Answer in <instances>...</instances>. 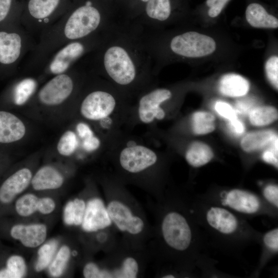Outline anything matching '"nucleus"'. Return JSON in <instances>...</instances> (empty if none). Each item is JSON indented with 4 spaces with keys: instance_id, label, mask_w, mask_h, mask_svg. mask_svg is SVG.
<instances>
[{
    "instance_id": "nucleus-1",
    "label": "nucleus",
    "mask_w": 278,
    "mask_h": 278,
    "mask_svg": "<svg viewBox=\"0 0 278 278\" xmlns=\"http://www.w3.org/2000/svg\"><path fill=\"white\" fill-rule=\"evenodd\" d=\"M115 24L94 53L95 70L132 102L153 85L152 58L143 31L134 24Z\"/></svg>"
},
{
    "instance_id": "nucleus-2",
    "label": "nucleus",
    "mask_w": 278,
    "mask_h": 278,
    "mask_svg": "<svg viewBox=\"0 0 278 278\" xmlns=\"http://www.w3.org/2000/svg\"><path fill=\"white\" fill-rule=\"evenodd\" d=\"M110 22L92 0L76 2L59 20L42 31L27 65L43 66L59 48L72 41L100 34Z\"/></svg>"
},
{
    "instance_id": "nucleus-3",
    "label": "nucleus",
    "mask_w": 278,
    "mask_h": 278,
    "mask_svg": "<svg viewBox=\"0 0 278 278\" xmlns=\"http://www.w3.org/2000/svg\"><path fill=\"white\" fill-rule=\"evenodd\" d=\"M133 102L108 81L85 93L79 104V113L85 119L98 124L108 141L133 127Z\"/></svg>"
},
{
    "instance_id": "nucleus-4",
    "label": "nucleus",
    "mask_w": 278,
    "mask_h": 278,
    "mask_svg": "<svg viewBox=\"0 0 278 278\" xmlns=\"http://www.w3.org/2000/svg\"><path fill=\"white\" fill-rule=\"evenodd\" d=\"M106 150L120 181L152 187L161 157L152 146L126 132L108 141Z\"/></svg>"
},
{
    "instance_id": "nucleus-5",
    "label": "nucleus",
    "mask_w": 278,
    "mask_h": 278,
    "mask_svg": "<svg viewBox=\"0 0 278 278\" xmlns=\"http://www.w3.org/2000/svg\"><path fill=\"white\" fill-rule=\"evenodd\" d=\"M76 2L74 0H24L20 24L31 35L40 34Z\"/></svg>"
},
{
    "instance_id": "nucleus-6",
    "label": "nucleus",
    "mask_w": 278,
    "mask_h": 278,
    "mask_svg": "<svg viewBox=\"0 0 278 278\" xmlns=\"http://www.w3.org/2000/svg\"><path fill=\"white\" fill-rule=\"evenodd\" d=\"M36 43L21 24L0 27V68H14Z\"/></svg>"
},
{
    "instance_id": "nucleus-7",
    "label": "nucleus",
    "mask_w": 278,
    "mask_h": 278,
    "mask_svg": "<svg viewBox=\"0 0 278 278\" xmlns=\"http://www.w3.org/2000/svg\"><path fill=\"white\" fill-rule=\"evenodd\" d=\"M106 32L65 44L45 62L43 66L46 72L56 75L68 71L82 57L92 53L98 47Z\"/></svg>"
},
{
    "instance_id": "nucleus-8",
    "label": "nucleus",
    "mask_w": 278,
    "mask_h": 278,
    "mask_svg": "<svg viewBox=\"0 0 278 278\" xmlns=\"http://www.w3.org/2000/svg\"><path fill=\"white\" fill-rule=\"evenodd\" d=\"M162 238L170 249L184 252L190 247L193 232L189 222L181 212L170 210L163 216L160 226Z\"/></svg>"
},
{
    "instance_id": "nucleus-9",
    "label": "nucleus",
    "mask_w": 278,
    "mask_h": 278,
    "mask_svg": "<svg viewBox=\"0 0 278 278\" xmlns=\"http://www.w3.org/2000/svg\"><path fill=\"white\" fill-rule=\"evenodd\" d=\"M169 47L178 56L197 58L212 54L216 49V43L208 36L187 31L174 36L170 42Z\"/></svg>"
},
{
    "instance_id": "nucleus-10",
    "label": "nucleus",
    "mask_w": 278,
    "mask_h": 278,
    "mask_svg": "<svg viewBox=\"0 0 278 278\" xmlns=\"http://www.w3.org/2000/svg\"><path fill=\"white\" fill-rule=\"evenodd\" d=\"M106 208L112 223L120 231L132 235H138L143 232L144 220L135 214L126 202L114 198L109 201Z\"/></svg>"
},
{
    "instance_id": "nucleus-11",
    "label": "nucleus",
    "mask_w": 278,
    "mask_h": 278,
    "mask_svg": "<svg viewBox=\"0 0 278 278\" xmlns=\"http://www.w3.org/2000/svg\"><path fill=\"white\" fill-rule=\"evenodd\" d=\"M70 70L55 75L41 88L38 94L41 103L49 106L59 105L73 95L76 85Z\"/></svg>"
},
{
    "instance_id": "nucleus-12",
    "label": "nucleus",
    "mask_w": 278,
    "mask_h": 278,
    "mask_svg": "<svg viewBox=\"0 0 278 278\" xmlns=\"http://www.w3.org/2000/svg\"><path fill=\"white\" fill-rule=\"evenodd\" d=\"M112 223L106 206L101 199L94 198L88 201L81 223L84 231L96 232L110 226Z\"/></svg>"
},
{
    "instance_id": "nucleus-13",
    "label": "nucleus",
    "mask_w": 278,
    "mask_h": 278,
    "mask_svg": "<svg viewBox=\"0 0 278 278\" xmlns=\"http://www.w3.org/2000/svg\"><path fill=\"white\" fill-rule=\"evenodd\" d=\"M205 218L208 225L219 234L230 235L234 234L239 229L238 218L223 207H210L206 211Z\"/></svg>"
},
{
    "instance_id": "nucleus-14",
    "label": "nucleus",
    "mask_w": 278,
    "mask_h": 278,
    "mask_svg": "<svg viewBox=\"0 0 278 278\" xmlns=\"http://www.w3.org/2000/svg\"><path fill=\"white\" fill-rule=\"evenodd\" d=\"M224 205L245 214H254L260 209L262 203L255 194L246 190L234 189L228 192L222 201Z\"/></svg>"
},
{
    "instance_id": "nucleus-15",
    "label": "nucleus",
    "mask_w": 278,
    "mask_h": 278,
    "mask_svg": "<svg viewBox=\"0 0 278 278\" xmlns=\"http://www.w3.org/2000/svg\"><path fill=\"white\" fill-rule=\"evenodd\" d=\"M47 232V227L44 224H18L12 227L10 235L14 239L20 240L24 246L33 248L44 242Z\"/></svg>"
},
{
    "instance_id": "nucleus-16",
    "label": "nucleus",
    "mask_w": 278,
    "mask_h": 278,
    "mask_svg": "<svg viewBox=\"0 0 278 278\" xmlns=\"http://www.w3.org/2000/svg\"><path fill=\"white\" fill-rule=\"evenodd\" d=\"M32 179L31 171L22 168L8 178L0 187V201L9 203L29 185Z\"/></svg>"
},
{
    "instance_id": "nucleus-17",
    "label": "nucleus",
    "mask_w": 278,
    "mask_h": 278,
    "mask_svg": "<svg viewBox=\"0 0 278 278\" xmlns=\"http://www.w3.org/2000/svg\"><path fill=\"white\" fill-rule=\"evenodd\" d=\"M171 13L170 0H149L145 3V18L141 22L134 24L141 28L146 27L151 29L153 25L167 21Z\"/></svg>"
},
{
    "instance_id": "nucleus-18",
    "label": "nucleus",
    "mask_w": 278,
    "mask_h": 278,
    "mask_svg": "<svg viewBox=\"0 0 278 278\" xmlns=\"http://www.w3.org/2000/svg\"><path fill=\"white\" fill-rule=\"evenodd\" d=\"M26 132L24 123L14 114L0 111V143L14 142L23 137Z\"/></svg>"
},
{
    "instance_id": "nucleus-19",
    "label": "nucleus",
    "mask_w": 278,
    "mask_h": 278,
    "mask_svg": "<svg viewBox=\"0 0 278 278\" xmlns=\"http://www.w3.org/2000/svg\"><path fill=\"white\" fill-rule=\"evenodd\" d=\"M63 182L62 175L50 166L39 169L31 180L32 187L36 190L57 189L62 185Z\"/></svg>"
},
{
    "instance_id": "nucleus-20",
    "label": "nucleus",
    "mask_w": 278,
    "mask_h": 278,
    "mask_svg": "<svg viewBox=\"0 0 278 278\" xmlns=\"http://www.w3.org/2000/svg\"><path fill=\"white\" fill-rule=\"evenodd\" d=\"M246 18L249 24L253 27L261 28H276L277 18L269 14L260 4L252 3L246 10Z\"/></svg>"
},
{
    "instance_id": "nucleus-21",
    "label": "nucleus",
    "mask_w": 278,
    "mask_h": 278,
    "mask_svg": "<svg viewBox=\"0 0 278 278\" xmlns=\"http://www.w3.org/2000/svg\"><path fill=\"white\" fill-rule=\"evenodd\" d=\"M248 81L240 75L229 74L223 76L219 83V90L224 95L240 97L246 95L249 90Z\"/></svg>"
},
{
    "instance_id": "nucleus-22",
    "label": "nucleus",
    "mask_w": 278,
    "mask_h": 278,
    "mask_svg": "<svg viewBox=\"0 0 278 278\" xmlns=\"http://www.w3.org/2000/svg\"><path fill=\"white\" fill-rule=\"evenodd\" d=\"M24 0H0V27L20 24Z\"/></svg>"
},
{
    "instance_id": "nucleus-23",
    "label": "nucleus",
    "mask_w": 278,
    "mask_h": 278,
    "mask_svg": "<svg viewBox=\"0 0 278 278\" xmlns=\"http://www.w3.org/2000/svg\"><path fill=\"white\" fill-rule=\"evenodd\" d=\"M213 156L211 148L207 145L200 142H194L189 144L185 152L186 161L195 167L207 164Z\"/></svg>"
},
{
    "instance_id": "nucleus-24",
    "label": "nucleus",
    "mask_w": 278,
    "mask_h": 278,
    "mask_svg": "<svg viewBox=\"0 0 278 278\" xmlns=\"http://www.w3.org/2000/svg\"><path fill=\"white\" fill-rule=\"evenodd\" d=\"M275 137L270 131L250 133L242 139L241 146L245 151L252 152L269 145Z\"/></svg>"
},
{
    "instance_id": "nucleus-25",
    "label": "nucleus",
    "mask_w": 278,
    "mask_h": 278,
    "mask_svg": "<svg viewBox=\"0 0 278 278\" xmlns=\"http://www.w3.org/2000/svg\"><path fill=\"white\" fill-rule=\"evenodd\" d=\"M86 203L80 198L70 200L65 204L63 210L64 222L68 225H80L83 221Z\"/></svg>"
},
{
    "instance_id": "nucleus-26",
    "label": "nucleus",
    "mask_w": 278,
    "mask_h": 278,
    "mask_svg": "<svg viewBox=\"0 0 278 278\" xmlns=\"http://www.w3.org/2000/svg\"><path fill=\"white\" fill-rule=\"evenodd\" d=\"M37 81L32 78H26L18 82L13 90V100L16 105L26 103L34 93Z\"/></svg>"
},
{
    "instance_id": "nucleus-27",
    "label": "nucleus",
    "mask_w": 278,
    "mask_h": 278,
    "mask_svg": "<svg viewBox=\"0 0 278 278\" xmlns=\"http://www.w3.org/2000/svg\"><path fill=\"white\" fill-rule=\"evenodd\" d=\"M27 271L25 259L20 255L11 256L7 261V268L0 270V278H21Z\"/></svg>"
},
{
    "instance_id": "nucleus-28",
    "label": "nucleus",
    "mask_w": 278,
    "mask_h": 278,
    "mask_svg": "<svg viewBox=\"0 0 278 278\" xmlns=\"http://www.w3.org/2000/svg\"><path fill=\"white\" fill-rule=\"evenodd\" d=\"M276 109L271 106H263L253 109L250 113L249 119L251 123L256 126L269 125L277 118Z\"/></svg>"
},
{
    "instance_id": "nucleus-29",
    "label": "nucleus",
    "mask_w": 278,
    "mask_h": 278,
    "mask_svg": "<svg viewBox=\"0 0 278 278\" xmlns=\"http://www.w3.org/2000/svg\"><path fill=\"white\" fill-rule=\"evenodd\" d=\"M214 116L206 112H196L192 116V129L196 134H205L215 129Z\"/></svg>"
},
{
    "instance_id": "nucleus-30",
    "label": "nucleus",
    "mask_w": 278,
    "mask_h": 278,
    "mask_svg": "<svg viewBox=\"0 0 278 278\" xmlns=\"http://www.w3.org/2000/svg\"><path fill=\"white\" fill-rule=\"evenodd\" d=\"M58 245V241L53 239L40 247L38 251V258L35 265L37 271H42L49 266L54 257Z\"/></svg>"
},
{
    "instance_id": "nucleus-31",
    "label": "nucleus",
    "mask_w": 278,
    "mask_h": 278,
    "mask_svg": "<svg viewBox=\"0 0 278 278\" xmlns=\"http://www.w3.org/2000/svg\"><path fill=\"white\" fill-rule=\"evenodd\" d=\"M71 256L70 248L62 246L49 265V272L53 277H59L63 273Z\"/></svg>"
},
{
    "instance_id": "nucleus-32",
    "label": "nucleus",
    "mask_w": 278,
    "mask_h": 278,
    "mask_svg": "<svg viewBox=\"0 0 278 278\" xmlns=\"http://www.w3.org/2000/svg\"><path fill=\"white\" fill-rule=\"evenodd\" d=\"M80 137L76 132L68 130L60 138L58 145V152L64 156H70L75 153L80 145Z\"/></svg>"
},
{
    "instance_id": "nucleus-33",
    "label": "nucleus",
    "mask_w": 278,
    "mask_h": 278,
    "mask_svg": "<svg viewBox=\"0 0 278 278\" xmlns=\"http://www.w3.org/2000/svg\"><path fill=\"white\" fill-rule=\"evenodd\" d=\"M139 263L136 258L132 256L124 258L119 268L111 271L112 277L135 278L139 273Z\"/></svg>"
},
{
    "instance_id": "nucleus-34",
    "label": "nucleus",
    "mask_w": 278,
    "mask_h": 278,
    "mask_svg": "<svg viewBox=\"0 0 278 278\" xmlns=\"http://www.w3.org/2000/svg\"><path fill=\"white\" fill-rule=\"evenodd\" d=\"M39 198L32 194L23 195L15 203V210L22 217H28L38 211Z\"/></svg>"
},
{
    "instance_id": "nucleus-35",
    "label": "nucleus",
    "mask_w": 278,
    "mask_h": 278,
    "mask_svg": "<svg viewBox=\"0 0 278 278\" xmlns=\"http://www.w3.org/2000/svg\"><path fill=\"white\" fill-rule=\"evenodd\" d=\"M265 72L268 79L276 89L278 88V57H271L265 64Z\"/></svg>"
},
{
    "instance_id": "nucleus-36",
    "label": "nucleus",
    "mask_w": 278,
    "mask_h": 278,
    "mask_svg": "<svg viewBox=\"0 0 278 278\" xmlns=\"http://www.w3.org/2000/svg\"><path fill=\"white\" fill-rule=\"evenodd\" d=\"M83 275L85 278L112 277L108 270L100 269L97 264L93 262L85 264L83 269Z\"/></svg>"
},
{
    "instance_id": "nucleus-37",
    "label": "nucleus",
    "mask_w": 278,
    "mask_h": 278,
    "mask_svg": "<svg viewBox=\"0 0 278 278\" xmlns=\"http://www.w3.org/2000/svg\"><path fill=\"white\" fill-rule=\"evenodd\" d=\"M277 137L276 136L270 144V147L263 154V159L266 162L277 167Z\"/></svg>"
},
{
    "instance_id": "nucleus-38",
    "label": "nucleus",
    "mask_w": 278,
    "mask_h": 278,
    "mask_svg": "<svg viewBox=\"0 0 278 278\" xmlns=\"http://www.w3.org/2000/svg\"><path fill=\"white\" fill-rule=\"evenodd\" d=\"M264 244L269 250L277 252L278 250V229H273L267 232L264 236Z\"/></svg>"
},
{
    "instance_id": "nucleus-39",
    "label": "nucleus",
    "mask_w": 278,
    "mask_h": 278,
    "mask_svg": "<svg viewBox=\"0 0 278 278\" xmlns=\"http://www.w3.org/2000/svg\"><path fill=\"white\" fill-rule=\"evenodd\" d=\"M216 111L222 116L230 121L237 118L236 113L228 103L223 101H218L215 106Z\"/></svg>"
},
{
    "instance_id": "nucleus-40",
    "label": "nucleus",
    "mask_w": 278,
    "mask_h": 278,
    "mask_svg": "<svg viewBox=\"0 0 278 278\" xmlns=\"http://www.w3.org/2000/svg\"><path fill=\"white\" fill-rule=\"evenodd\" d=\"M229 0H206V3L210 9L208 15L211 18L217 16Z\"/></svg>"
},
{
    "instance_id": "nucleus-41",
    "label": "nucleus",
    "mask_w": 278,
    "mask_h": 278,
    "mask_svg": "<svg viewBox=\"0 0 278 278\" xmlns=\"http://www.w3.org/2000/svg\"><path fill=\"white\" fill-rule=\"evenodd\" d=\"M56 207L55 201L50 197L39 198L38 212L42 214L51 213Z\"/></svg>"
},
{
    "instance_id": "nucleus-42",
    "label": "nucleus",
    "mask_w": 278,
    "mask_h": 278,
    "mask_svg": "<svg viewBox=\"0 0 278 278\" xmlns=\"http://www.w3.org/2000/svg\"><path fill=\"white\" fill-rule=\"evenodd\" d=\"M263 195L268 202L275 207H278V187L276 185H268L263 190Z\"/></svg>"
},
{
    "instance_id": "nucleus-43",
    "label": "nucleus",
    "mask_w": 278,
    "mask_h": 278,
    "mask_svg": "<svg viewBox=\"0 0 278 278\" xmlns=\"http://www.w3.org/2000/svg\"><path fill=\"white\" fill-rule=\"evenodd\" d=\"M230 122L232 128L236 133L240 134L244 132V125L237 118Z\"/></svg>"
},
{
    "instance_id": "nucleus-44",
    "label": "nucleus",
    "mask_w": 278,
    "mask_h": 278,
    "mask_svg": "<svg viewBox=\"0 0 278 278\" xmlns=\"http://www.w3.org/2000/svg\"><path fill=\"white\" fill-rule=\"evenodd\" d=\"M162 277H164V278H173V277H175V276H174V275H172V274H166V275H164L163 276H162Z\"/></svg>"
},
{
    "instance_id": "nucleus-45",
    "label": "nucleus",
    "mask_w": 278,
    "mask_h": 278,
    "mask_svg": "<svg viewBox=\"0 0 278 278\" xmlns=\"http://www.w3.org/2000/svg\"><path fill=\"white\" fill-rule=\"evenodd\" d=\"M140 2L144 3L145 4L147 3L149 0H139Z\"/></svg>"
},
{
    "instance_id": "nucleus-46",
    "label": "nucleus",
    "mask_w": 278,
    "mask_h": 278,
    "mask_svg": "<svg viewBox=\"0 0 278 278\" xmlns=\"http://www.w3.org/2000/svg\"><path fill=\"white\" fill-rule=\"evenodd\" d=\"M74 1H75V2H77V0H74Z\"/></svg>"
}]
</instances>
